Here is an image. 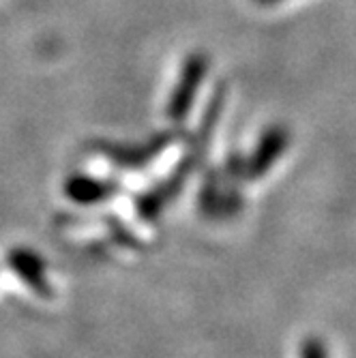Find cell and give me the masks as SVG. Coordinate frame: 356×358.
I'll return each mask as SVG.
<instances>
[{
  "instance_id": "cell-8",
  "label": "cell",
  "mask_w": 356,
  "mask_h": 358,
  "mask_svg": "<svg viewBox=\"0 0 356 358\" xmlns=\"http://www.w3.org/2000/svg\"><path fill=\"white\" fill-rule=\"evenodd\" d=\"M299 358H329L327 343L322 341V339H318V337H307V339H303Z\"/></svg>"
},
{
  "instance_id": "cell-2",
  "label": "cell",
  "mask_w": 356,
  "mask_h": 358,
  "mask_svg": "<svg viewBox=\"0 0 356 358\" xmlns=\"http://www.w3.org/2000/svg\"><path fill=\"white\" fill-rule=\"evenodd\" d=\"M7 266L41 299H50L54 294V287L48 277L45 259L28 247H13L7 253Z\"/></svg>"
},
{
  "instance_id": "cell-4",
  "label": "cell",
  "mask_w": 356,
  "mask_h": 358,
  "mask_svg": "<svg viewBox=\"0 0 356 358\" xmlns=\"http://www.w3.org/2000/svg\"><path fill=\"white\" fill-rule=\"evenodd\" d=\"M287 148V131L283 127H271L257 142L253 155L243 166V176L249 180H257L266 176V172L277 164L283 150Z\"/></svg>"
},
{
  "instance_id": "cell-3",
  "label": "cell",
  "mask_w": 356,
  "mask_h": 358,
  "mask_svg": "<svg viewBox=\"0 0 356 358\" xmlns=\"http://www.w3.org/2000/svg\"><path fill=\"white\" fill-rule=\"evenodd\" d=\"M206 69H208V58L202 54H193L185 62L183 76L178 80V86H176L172 99H170V106H168V116L174 122H180L189 114L193 96H196V92H198L202 78L206 76Z\"/></svg>"
},
{
  "instance_id": "cell-7",
  "label": "cell",
  "mask_w": 356,
  "mask_h": 358,
  "mask_svg": "<svg viewBox=\"0 0 356 358\" xmlns=\"http://www.w3.org/2000/svg\"><path fill=\"white\" fill-rule=\"evenodd\" d=\"M200 206L202 210L213 219H225L238 210L241 198L234 191H225L217 182H206L200 195Z\"/></svg>"
},
{
  "instance_id": "cell-6",
  "label": "cell",
  "mask_w": 356,
  "mask_h": 358,
  "mask_svg": "<svg viewBox=\"0 0 356 358\" xmlns=\"http://www.w3.org/2000/svg\"><path fill=\"white\" fill-rule=\"evenodd\" d=\"M114 185L112 182H104V180H97L90 176H71L67 182H64V193L76 204H97V202H104L108 200L110 195L114 193Z\"/></svg>"
},
{
  "instance_id": "cell-1",
  "label": "cell",
  "mask_w": 356,
  "mask_h": 358,
  "mask_svg": "<svg viewBox=\"0 0 356 358\" xmlns=\"http://www.w3.org/2000/svg\"><path fill=\"white\" fill-rule=\"evenodd\" d=\"M221 106H223V92H217V96H215L213 103H211V108H208L206 120H204V124H202V129H200V136L191 142V150H189V155L183 159V164L176 168L174 176H170L166 182L157 185L155 189H150L148 193H144V195H140V198H138V202H136L138 215H140L144 221L157 219L159 213L166 208V204L172 202V200L176 198V195H178V191L183 189L185 178H189L191 170L196 168V164L200 161V157H202V152H204V148H206V144H208V138H211V131L215 129V120H217V116H219V112H221Z\"/></svg>"
},
{
  "instance_id": "cell-5",
  "label": "cell",
  "mask_w": 356,
  "mask_h": 358,
  "mask_svg": "<svg viewBox=\"0 0 356 358\" xmlns=\"http://www.w3.org/2000/svg\"><path fill=\"white\" fill-rule=\"evenodd\" d=\"M168 142L170 136H159L144 146H99V150H104L110 161L122 168H142L150 159H155V155L164 150Z\"/></svg>"
}]
</instances>
